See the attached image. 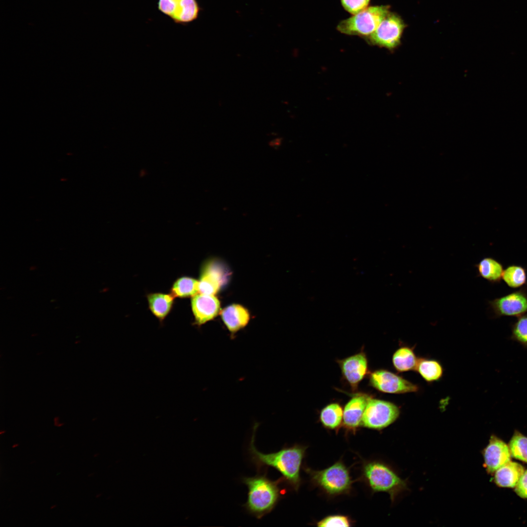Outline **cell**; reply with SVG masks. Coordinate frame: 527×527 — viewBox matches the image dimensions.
I'll use <instances>...</instances> for the list:
<instances>
[{
	"mask_svg": "<svg viewBox=\"0 0 527 527\" xmlns=\"http://www.w3.org/2000/svg\"><path fill=\"white\" fill-rule=\"evenodd\" d=\"M400 414V408L395 404L370 396L363 414L361 426L381 430L393 423Z\"/></svg>",
	"mask_w": 527,
	"mask_h": 527,
	"instance_id": "cell-6",
	"label": "cell"
},
{
	"mask_svg": "<svg viewBox=\"0 0 527 527\" xmlns=\"http://www.w3.org/2000/svg\"><path fill=\"white\" fill-rule=\"evenodd\" d=\"M485 467L489 473H493L498 468L510 461L511 454L508 446L495 435H492L487 446L483 451Z\"/></svg>",
	"mask_w": 527,
	"mask_h": 527,
	"instance_id": "cell-12",
	"label": "cell"
},
{
	"mask_svg": "<svg viewBox=\"0 0 527 527\" xmlns=\"http://www.w3.org/2000/svg\"><path fill=\"white\" fill-rule=\"evenodd\" d=\"M502 280L510 288L521 287L527 283V269L520 265H509L504 269Z\"/></svg>",
	"mask_w": 527,
	"mask_h": 527,
	"instance_id": "cell-24",
	"label": "cell"
},
{
	"mask_svg": "<svg viewBox=\"0 0 527 527\" xmlns=\"http://www.w3.org/2000/svg\"><path fill=\"white\" fill-rule=\"evenodd\" d=\"M405 26L399 16L389 12L375 31L365 39L372 44L392 49L400 44Z\"/></svg>",
	"mask_w": 527,
	"mask_h": 527,
	"instance_id": "cell-7",
	"label": "cell"
},
{
	"mask_svg": "<svg viewBox=\"0 0 527 527\" xmlns=\"http://www.w3.org/2000/svg\"><path fill=\"white\" fill-rule=\"evenodd\" d=\"M511 456L527 463V437L515 430L508 444Z\"/></svg>",
	"mask_w": 527,
	"mask_h": 527,
	"instance_id": "cell-25",
	"label": "cell"
},
{
	"mask_svg": "<svg viewBox=\"0 0 527 527\" xmlns=\"http://www.w3.org/2000/svg\"><path fill=\"white\" fill-rule=\"evenodd\" d=\"M389 13L387 5L370 6L342 20L337 29L343 34L366 37L375 31Z\"/></svg>",
	"mask_w": 527,
	"mask_h": 527,
	"instance_id": "cell-5",
	"label": "cell"
},
{
	"mask_svg": "<svg viewBox=\"0 0 527 527\" xmlns=\"http://www.w3.org/2000/svg\"><path fill=\"white\" fill-rule=\"evenodd\" d=\"M370 0H341L344 8L349 13L355 15L365 9Z\"/></svg>",
	"mask_w": 527,
	"mask_h": 527,
	"instance_id": "cell-28",
	"label": "cell"
},
{
	"mask_svg": "<svg viewBox=\"0 0 527 527\" xmlns=\"http://www.w3.org/2000/svg\"><path fill=\"white\" fill-rule=\"evenodd\" d=\"M368 375L369 385L383 393L398 394L416 392L419 390L417 385L388 370L377 369Z\"/></svg>",
	"mask_w": 527,
	"mask_h": 527,
	"instance_id": "cell-8",
	"label": "cell"
},
{
	"mask_svg": "<svg viewBox=\"0 0 527 527\" xmlns=\"http://www.w3.org/2000/svg\"><path fill=\"white\" fill-rule=\"evenodd\" d=\"M415 370L428 383L438 381L444 372L442 365L437 360L423 358H418Z\"/></svg>",
	"mask_w": 527,
	"mask_h": 527,
	"instance_id": "cell-22",
	"label": "cell"
},
{
	"mask_svg": "<svg viewBox=\"0 0 527 527\" xmlns=\"http://www.w3.org/2000/svg\"><path fill=\"white\" fill-rule=\"evenodd\" d=\"M319 419L325 428L338 431L343 425V410L341 405L337 403L326 405L321 410Z\"/></svg>",
	"mask_w": 527,
	"mask_h": 527,
	"instance_id": "cell-21",
	"label": "cell"
},
{
	"mask_svg": "<svg viewBox=\"0 0 527 527\" xmlns=\"http://www.w3.org/2000/svg\"><path fill=\"white\" fill-rule=\"evenodd\" d=\"M370 396L365 393H357L345 405L343 426L347 432L355 433L361 426L363 414Z\"/></svg>",
	"mask_w": 527,
	"mask_h": 527,
	"instance_id": "cell-14",
	"label": "cell"
},
{
	"mask_svg": "<svg viewBox=\"0 0 527 527\" xmlns=\"http://www.w3.org/2000/svg\"><path fill=\"white\" fill-rule=\"evenodd\" d=\"M222 320L229 331L234 334L244 328L250 320L248 311L238 304H233L221 312Z\"/></svg>",
	"mask_w": 527,
	"mask_h": 527,
	"instance_id": "cell-16",
	"label": "cell"
},
{
	"mask_svg": "<svg viewBox=\"0 0 527 527\" xmlns=\"http://www.w3.org/2000/svg\"><path fill=\"white\" fill-rule=\"evenodd\" d=\"M152 313L162 323L170 312L175 297L171 294L152 293L146 296Z\"/></svg>",
	"mask_w": 527,
	"mask_h": 527,
	"instance_id": "cell-18",
	"label": "cell"
},
{
	"mask_svg": "<svg viewBox=\"0 0 527 527\" xmlns=\"http://www.w3.org/2000/svg\"><path fill=\"white\" fill-rule=\"evenodd\" d=\"M418 360L413 347L408 346L398 348L392 357L393 365L399 372L415 370Z\"/></svg>",
	"mask_w": 527,
	"mask_h": 527,
	"instance_id": "cell-20",
	"label": "cell"
},
{
	"mask_svg": "<svg viewBox=\"0 0 527 527\" xmlns=\"http://www.w3.org/2000/svg\"><path fill=\"white\" fill-rule=\"evenodd\" d=\"M313 484L329 495L347 494L351 489L353 481L348 469L341 461L321 470L304 468Z\"/></svg>",
	"mask_w": 527,
	"mask_h": 527,
	"instance_id": "cell-4",
	"label": "cell"
},
{
	"mask_svg": "<svg viewBox=\"0 0 527 527\" xmlns=\"http://www.w3.org/2000/svg\"><path fill=\"white\" fill-rule=\"evenodd\" d=\"M343 379L353 392L356 391L361 381L368 374V360L363 350L342 360H337Z\"/></svg>",
	"mask_w": 527,
	"mask_h": 527,
	"instance_id": "cell-11",
	"label": "cell"
},
{
	"mask_svg": "<svg viewBox=\"0 0 527 527\" xmlns=\"http://www.w3.org/2000/svg\"><path fill=\"white\" fill-rule=\"evenodd\" d=\"M475 266L480 277L493 284L501 282L504 271L503 266L494 258L485 257Z\"/></svg>",
	"mask_w": 527,
	"mask_h": 527,
	"instance_id": "cell-19",
	"label": "cell"
},
{
	"mask_svg": "<svg viewBox=\"0 0 527 527\" xmlns=\"http://www.w3.org/2000/svg\"><path fill=\"white\" fill-rule=\"evenodd\" d=\"M525 471L520 464L509 461L494 472L495 484L502 487H515Z\"/></svg>",
	"mask_w": 527,
	"mask_h": 527,
	"instance_id": "cell-17",
	"label": "cell"
},
{
	"mask_svg": "<svg viewBox=\"0 0 527 527\" xmlns=\"http://www.w3.org/2000/svg\"><path fill=\"white\" fill-rule=\"evenodd\" d=\"M157 8L174 23L182 25L197 20L201 11L197 0H158Z\"/></svg>",
	"mask_w": 527,
	"mask_h": 527,
	"instance_id": "cell-9",
	"label": "cell"
},
{
	"mask_svg": "<svg viewBox=\"0 0 527 527\" xmlns=\"http://www.w3.org/2000/svg\"><path fill=\"white\" fill-rule=\"evenodd\" d=\"M199 281L183 276L177 279L171 288V294L175 298H185L198 293Z\"/></svg>",
	"mask_w": 527,
	"mask_h": 527,
	"instance_id": "cell-23",
	"label": "cell"
},
{
	"mask_svg": "<svg viewBox=\"0 0 527 527\" xmlns=\"http://www.w3.org/2000/svg\"><path fill=\"white\" fill-rule=\"evenodd\" d=\"M257 424L253 431L248 447L250 460L259 471L264 467H272L282 475L285 481L296 491L301 484L300 469L306 447L295 445L284 447L279 451L269 453L259 451L255 446L254 440Z\"/></svg>",
	"mask_w": 527,
	"mask_h": 527,
	"instance_id": "cell-1",
	"label": "cell"
},
{
	"mask_svg": "<svg viewBox=\"0 0 527 527\" xmlns=\"http://www.w3.org/2000/svg\"><path fill=\"white\" fill-rule=\"evenodd\" d=\"M515 493L521 498H527V470L524 471L515 486Z\"/></svg>",
	"mask_w": 527,
	"mask_h": 527,
	"instance_id": "cell-29",
	"label": "cell"
},
{
	"mask_svg": "<svg viewBox=\"0 0 527 527\" xmlns=\"http://www.w3.org/2000/svg\"><path fill=\"white\" fill-rule=\"evenodd\" d=\"M57 507V505H53V506H51V507H50V508H51V509H53V508H55V507Z\"/></svg>",
	"mask_w": 527,
	"mask_h": 527,
	"instance_id": "cell-32",
	"label": "cell"
},
{
	"mask_svg": "<svg viewBox=\"0 0 527 527\" xmlns=\"http://www.w3.org/2000/svg\"><path fill=\"white\" fill-rule=\"evenodd\" d=\"M223 270L215 263L203 266L199 280L198 293L215 295L225 281Z\"/></svg>",
	"mask_w": 527,
	"mask_h": 527,
	"instance_id": "cell-15",
	"label": "cell"
},
{
	"mask_svg": "<svg viewBox=\"0 0 527 527\" xmlns=\"http://www.w3.org/2000/svg\"><path fill=\"white\" fill-rule=\"evenodd\" d=\"M19 446V444H14V445H13L12 446V448H15V447H16L18 446Z\"/></svg>",
	"mask_w": 527,
	"mask_h": 527,
	"instance_id": "cell-30",
	"label": "cell"
},
{
	"mask_svg": "<svg viewBox=\"0 0 527 527\" xmlns=\"http://www.w3.org/2000/svg\"><path fill=\"white\" fill-rule=\"evenodd\" d=\"M363 473L373 492L387 493L392 502L400 493L407 489L406 482L381 462L371 461L365 463Z\"/></svg>",
	"mask_w": 527,
	"mask_h": 527,
	"instance_id": "cell-3",
	"label": "cell"
},
{
	"mask_svg": "<svg viewBox=\"0 0 527 527\" xmlns=\"http://www.w3.org/2000/svg\"><path fill=\"white\" fill-rule=\"evenodd\" d=\"M93 474H94V473H91V474H89V475H88V476L89 477H90V476H92V475H93Z\"/></svg>",
	"mask_w": 527,
	"mask_h": 527,
	"instance_id": "cell-33",
	"label": "cell"
},
{
	"mask_svg": "<svg viewBox=\"0 0 527 527\" xmlns=\"http://www.w3.org/2000/svg\"><path fill=\"white\" fill-rule=\"evenodd\" d=\"M318 527H343L351 526V521L347 516L344 515H331L327 516L317 523Z\"/></svg>",
	"mask_w": 527,
	"mask_h": 527,
	"instance_id": "cell-27",
	"label": "cell"
},
{
	"mask_svg": "<svg viewBox=\"0 0 527 527\" xmlns=\"http://www.w3.org/2000/svg\"><path fill=\"white\" fill-rule=\"evenodd\" d=\"M194 324L200 326L213 320L220 309V303L215 295L198 293L192 297Z\"/></svg>",
	"mask_w": 527,
	"mask_h": 527,
	"instance_id": "cell-13",
	"label": "cell"
},
{
	"mask_svg": "<svg viewBox=\"0 0 527 527\" xmlns=\"http://www.w3.org/2000/svg\"><path fill=\"white\" fill-rule=\"evenodd\" d=\"M510 339L527 349V314L517 317L511 326Z\"/></svg>",
	"mask_w": 527,
	"mask_h": 527,
	"instance_id": "cell-26",
	"label": "cell"
},
{
	"mask_svg": "<svg viewBox=\"0 0 527 527\" xmlns=\"http://www.w3.org/2000/svg\"><path fill=\"white\" fill-rule=\"evenodd\" d=\"M284 481L283 477L276 480L270 479L265 471L243 477V483L248 488L247 499L244 505L247 511L259 519L272 511L284 493L280 486Z\"/></svg>",
	"mask_w": 527,
	"mask_h": 527,
	"instance_id": "cell-2",
	"label": "cell"
},
{
	"mask_svg": "<svg viewBox=\"0 0 527 527\" xmlns=\"http://www.w3.org/2000/svg\"><path fill=\"white\" fill-rule=\"evenodd\" d=\"M494 316L517 317L527 312V291L525 288L488 302Z\"/></svg>",
	"mask_w": 527,
	"mask_h": 527,
	"instance_id": "cell-10",
	"label": "cell"
},
{
	"mask_svg": "<svg viewBox=\"0 0 527 527\" xmlns=\"http://www.w3.org/2000/svg\"><path fill=\"white\" fill-rule=\"evenodd\" d=\"M5 432H6V431H5V430H1L0 431V435L3 434L4 433H5Z\"/></svg>",
	"mask_w": 527,
	"mask_h": 527,
	"instance_id": "cell-31",
	"label": "cell"
}]
</instances>
